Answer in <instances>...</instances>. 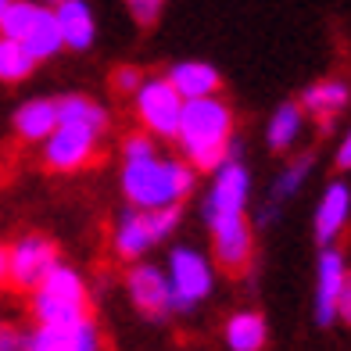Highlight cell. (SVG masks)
Here are the masks:
<instances>
[{
	"mask_svg": "<svg viewBox=\"0 0 351 351\" xmlns=\"http://www.w3.org/2000/svg\"><path fill=\"white\" fill-rule=\"evenodd\" d=\"M176 143L183 147L186 165L194 172L219 169L222 162H230V147H233V108L222 97L183 104Z\"/></svg>",
	"mask_w": 351,
	"mask_h": 351,
	"instance_id": "1",
	"label": "cell"
},
{
	"mask_svg": "<svg viewBox=\"0 0 351 351\" xmlns=\"http://www.w3.org/2000/svg\"><path fill=\"white\" fill-rule=\"evenodd\" d=\"M197 172L180 158H140L122 165V194L136 212L180 208V201L194 190Z\"/></svg>",
	"mask_w": 351,
	"mask_h": 351,
	"instance_id": "2",
	"label": "cell"
},
{
	"mask_svg": "<svg viewBox=\"0 0 351 351\" xmlns=\"http://www.w3.org/2000/svg\"><path fill=\"white\" fill-rule=\"evenodd\" d=\"M33 319L40 326H65L90 319V291L83 276L69 265H54L47 280L33 291Z\"/></svg>",
	"mask_w": 351,
	"mask_h": 351,
	"instance_id": "3",
	"label": "cell"
},
{
	"mask_svg": "<svg viewBox=\"0 0 351 351\" xmlns=\"http://www.w3.org/2000/svg\"><path fill=\"white\" fill-rule=\"evenodd\" d=\"M180 208H158V212H136L125 208L111 230V251L125 262L143 258L151 247H158L165 237L180 226Z\"/></svg>",
	"mask_w": 351,
	"mask_h": 351,
	"instance_id": "4",
	"label": "cell"
},
{
	"mask_svg": "<svg viewBox=\"0 0 351 351\" xmlns=\"http://www.w3.org/2000/svg\"><path fill=\"white\" fill-rule=\"evenodd\" d=\"M169 291H172V312H190L197 308L215 287V269L194 247H176L169 254Z\"/></svg>",
	"mask_w": 351,
	"mask_h": 351,
	"instance_id": "5",
	"label": "cell"
},
{
	"mask_svg": "<svg viewBox=\"0 0 351 351\" xmlns=\"http://www.w3.org/2000/svg\"><path fill=\"white\" fill-rule=\"evenodd\" d=\"M133 104H136V122L143 125L140 133H147L151 140H176L183 101L176 97L165 75L143 79V86L133 93Z\"/></svg>",
	"mask_w": 351,
	"mask_h": 351,
	"instance_id": "6",
	"label": "cell"
},
{
	"mask_svg": "<svg viewBox=\"0 0 351 351\" xmlns=\"http://www.w3.org/2000/svg\"><path fill=\"white\" fill-rule=\"evenodd\" d=\"M58 265V244L43 233H25L8 247V283L33 294Z\"/></svg>",
	"mask_w": 351,
	"mask_h": 351,
	"instance_id": "7",
	"label": "cell"
},
{
	"mask_svg": "<svg viewBox=\"0 0 351 351\" xmlns=\"http://www.w3.org/2000/svg\"><path fill=\"white\" fill-rule=\"evenodd\" d=\"M101 154V136L83 125H65L58 122V130L43 140V165L54 172H79L90 162H97Z\"/></svg>",
	"mask_w": 351,
	"mask_h": 351,
	"instance_id": "8",
	"label": "cell"
},
{
	"mask_svg": "<svg viewBox=\"0 0 351 351\" xmlns=\"http://www.w3.org/2000/svg\"><path fill=\"white\" fill-rule=\"evenodd\" d=\"M208 230H212V254H215L219 269H226L230 276L247 273L251 258H254L247 215H215L208 219Z\"/></svg>",
	"mask_w": 351,
	"mask_h": 351,
	"instance_id": "9",
	"label": "cell"
},
{
	"mask_svg": "<svg viewBox=\"0 0 351 351\" xmlns=\"http://www.w3.org/2000/svg\"><path fill=\"white\" fill-rule=\"evenodd\" d=\"M125 294H130L133 308L147 319H165L172 312V291L169 280L158 265L151 262H133L125 273Z\"/></svg>",
	"mask_w": 351,
	"mask_h": 351,
	"instance_id": "10",
	"label": "cell"
},
{
	"mask_svg": "<svg viewBox=\"0 0 351 351\" xmlns=\"http://www.w3.org/2000/svg\"><path fill=\"white\" fill-rule=\"evenodd\" d=\"M247 169L241 165V158H230L215 169V183L208 190V201H204V219H215V215H244L247 208Z\"/></svg>",
	"mask_w": 351,
	"mask_h": 351,
	"instance_id": "11",
	"label": "cell"
},
{
	"mask_svg": "<svg viewBox=\"0 0 351 351\" xmlns=\"http://www.w3.org/2000/svg\"><path fill=\"white\" fill-rule=\"evenodd\" d=\"M25 351H104V337L93 319L65 326H36L25 337Z\"/></svg>",
	"mask_w": 351,
	"mask_h": 351,
	"instance_id": "12",
	"label": "cell"
},
{
	"mask_svg": "<svg viewBox=\"0 0 351 351\" xmlns=\"http://www.w3.org/2000/svg\"><path fill=\"white\" fill-rule=\"evenodd\" d=\"M348 280V262L337 247H323L319 254V269H315V323L330 326L337 319V298L344 291Z\"/></svg>",
	"mask_w": 351,
	"mask_h": 351,
	"instance_id": "13",
	"label": "cell"
},
{
	"mask_svg": "<svg viewBox=\"0 0 351 351\" xmlns=\"http://www.w3.org/2000/svg\"><path fill=\"white\" fill-rule=\"evenodd\" d=\"M165 79H169V86L176 90V97H180L183 104L208 101V97H215L219 86H222L219 72L208 65V61H180V65L169 69Z\"/></svg>",
	"mask_w": 351,
	"mask_h": 351,
	"instance_id": "14",
	"label": "cell"
},
{
	"mask_svg": "<svg viewBox=\"0 0 351 351\" xmlns=\"http://www.w3.org/2000/svg\"><path fill=\"white\" fill-rule=\"evenodd\" d=\"M348 215H351L348 183H330L323 190V197H319V208H315V241L323 247H333V241H337L348 226Z\"/></svg>",
	"mask_w": 351,
	"mask_h": 351,
	"instance_id": "15",
	"label": "cell"
},
{
	"mask_svg": "<svg viewBox=\"0 0 351 351\" xmlns=\"http://www.w3.org/2000/svg\"><path fill=\"white\" fill-rule=\"evenodd\" d=\"M348 101H351V86L344 83V79H319V83H312L305 93H301L298 108H301V115H312L315 122L330 125L348 108Z\"/></svg>",
	"mask_w": 351,
	"mask_h": 351,
	"instance_id": "16",
	"label": "cell"
},
{
	"mask_svg": "<svg viewBox=\"0 0 351 351\" xmlns=\"http://www.w3.org/2000/svg\"><path fill=\"white\" fill-rule=\"evenodd\" d=\"M54 19L61 29V43L72 47V51H86L93 43V11L79 0H61L54 8Z\"/></svg>",
	"mask_w": 351,
	"mask_h": 351,
	"instance_id": "17",
	"label": "cell"
},
{
	"mask_svg": "<svg viewBox=\"0 0 351 351\" xmlns=\"http://www.w3.org/2000/svg\"><path fill=\"white\" fill-rule=\"evenodd\" d=\"M58 130V101H25L19 111H14V133L22 140H47Z\"/></svg>",
	"mask_w": 351,
	"mask_h": 351,
	"instance_id": "18",
	"label": "cell"
},
{
	"mask_svg": "<svg viewBox=\"0 0 351 351\" xmlns=\"http://www.w3.org/2000/svg\"><path fill=\"white\" fill-rule=\"evenodd\" d=\"M25 47V54L33 61H43V58H54L61 47V29H58V19H54V8H40L33 25L25 29V36L19 40Z\"/></svg>",
	"mask_w": 351,
	"mask_h": 351,
	"instance_id": "19",
	"label": "cell"
},
{
	"mask_svg": "<svg viewBox=\"0 0 351 351\" xmlns=\"http://www.w3.org/2000/svg\"><path fill=\"white\" fill-rule=\"evenodd\" d=\"M58 122L83 125V130H93L97 136H104V130H108V111H104L97 101L83 97V93H69V97L58 101Z\"/></svg>",
	"mask_w": 351,
	"mask_h": 351,
	"instance_id": "20",
	"label": "cell"
},
{
	"mask_svg": "<svg viewBox=\"0 0 351 351\" xmlns=\"http://www.w3.org/2000/svg\"><path fill=\"white\" fill-rule=\"evenodd\" d=\"M226 344L230 351H262L265 348V319L258 312H233L226 319Z\"/></svg>",
	"mask_w": 351,
	"mask_h": 351,
	"instance_id": "21",
	"label": "cell"
},
{
	"mask_svg": "<svg viewBox=\"0 0 351 351\" xmlns=\"http://www.w3.org/2000/svg\"><path fill=\"white\" fill-rule=\"evenodd\" d=\"M305 130V115H301L298 104H280L269 119V130H265V140L273 151H291L294 140Z\"/></svg>",
	"mask_w": 351,
	"mask_h": 351,
	"instance_id": "22",
	"label": "cell"
},
{
	"mask_svg": "<svg viewBox=\"0 0 351 351\" xmlns=\"http://www.w3.org/2000/svg\"><path fill=\"white\" fill-rule=\"evenodd\" d=\"M33 65L36 61L25 54L22 43L0 36V83H22V79L33 72Z\"/></svg>",
	"mask_w": 351,
	"mask_h": 351,
	"instance_id": "23",
	"label": "cell"
},
{
	"mask_svg": "<svg viewBox=\"0 0 351 351\" xmlns=\"http://www.w3.org/2000/svg\"><path fill=\"white\" fill-rule=\"evenodd\" d=\"M312 165H315V158H312L308 151H305V154H298L294 162H287V169L276 176V183H273V201H287L291 194H298L301 183L308 180Z\"/></svg>",
	"mask_w": 351,
	"mask_h": 351,
	"instance_id": "24",
	"label": "cell"
},
{
	"mask_svg": "<svg viewBox=\"0 0 351 351\" xmlns=\"http://www.w3.org/2000/svg\"><path fill=\"white\" fill-rule=\"evenodd\" d=\"M40 4H8V14H4V25H0V36L4 40H14L19 43L25 36V29L33 25Z\"/></svg>",
	"mask_w": 351,
	"mask_h": 351,
	"instance_id": "25",
	"label": "cell"
},
{
	"mask_svg": "<svg viewBox=\"0 0 351 351\" xmlns=\"http://www.w3.org/2000/svg\"><path fill=\"white\" fill-rule=\"evenodd\" d=\"M151 154H158V143L147 136V133H130L122 140V158L125 162H140V158H151Z\"/></svg>",
	"mask_w": 351,
	"mask_h": 351,
	"instance_id": "26",
	"label": "cell"
},
{
	"mask_svg": "<svg viewBox=\"0 0 351 351\" xmlns=\"http://www.w3.org/2000/svg\"><path fill=\"white\" fill-rule=\"evenodd\" d=\"M140 86H143V72H140V69L122 65V69L111 72V90L122 93V97H133V93H136Z\"/></svg>",
	"mask_w": 351,
	"mask_h": 351,
	"instance_id": "27",
	"label": "cell"
},
{
	"mask_svg": "<svg viewBox=\"0 0 351 351\" xmlns=\"http://www.w3.org/2000/svg\"><path fill=\"white\" fill-rule=\"evenodd\" d=\"M130 14H133L136 25H154L158 14H162V4H158V0H133Z\"/></svg>",
	"mask_w": 351,
	"mask_h": 351,
	"instance_id": "28",
	"label": "cell"
},
{
	"mask_svg": "<svg viewBox=\"0 0 351 351\" xmlns=\"http://www.w3.org/2000/svg\"><path fill=\"white\" fill-rule=\"evenodd\" d=\"M0 351H25V333L8 319H0Z\"/></svg>",
	"mask_w": 351,
	"mask_h": 351,
	"instance_id": "29",
	"label": "cell"
},
{
	"mask_svg": "<svg viewBox=\"0 0 351 351\" xmlns=\"http://www.w3.org/2000/svg\"><path fill=\"white\" fill-rule=\"evenodd\" d=\"M337 319H344V323L351 326V273H348L344 291H341V298H337Z\"/></svg>",
	"mask_w": 351,
	"mask_h": 351,
	"instance_id": "30",
	"label": "cell"
},
{
	"mask_svg": "<svg viewBox=\"0 0 351 351\" xmlns=\"http://www.w3.org/2000/svg\"><path fill=\"white\" fill-rule=\"evenodd\" d=\"M337 169H351V130H348V136L341 140V147H337Z\"/></svg>",
	"mask_w": 351,
	"mask_h": 351,
	"instance_id": "31",
	"label": "cell"
},
{
	"mask_svg": "<svg viewBox=\"0 0 351 351\" xmlns=\"http://www.w3.org/2000/svg\"><path fill=\"white\" fill-rule=\"evenodd\" d=\"M0 283H8V247H0Z\"/></svg>",
	"mask_w": 351,
	"mask_h": 351,
	"instance_id": "32",
	"label": "cell"
},
{
	"mask_svg": "<svg viewBox=\"0 0 351 351\" xmlns=\"http://www.w3.org/2000/svg\"><path fill=\"white\" fill-rule=\"evenodd\" d=\"M4 14H8V0H0V25H4Z\"/></svg>",
	"mask_w": 351,
	"mask_h": 351,
	"instance_id": "33",
	"label": "cell"
}]
</instances>
